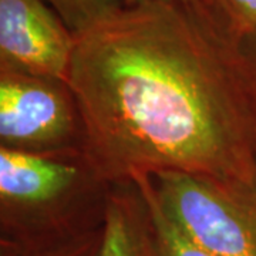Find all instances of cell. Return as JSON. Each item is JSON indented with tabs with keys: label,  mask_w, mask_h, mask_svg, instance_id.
Returning a JSON list of instances; mask_svg holds the SVG:
<instances>
[{
	"label": "cell",
	"mask_w": 256,
	"mask_h": 256,
	"mask_svg": "<svg viewBox=\"0 0 256 256\" xmlns=\"http://www.w3.org/2000/svg\"><path fill=\"white\" fill-rule=\"evenodd\" d=\"M122 2H124V8H137V6H146L154 3H176L186 0H122Z\"/></svg>",
	"instance_id": "7c38bea8"
},
{
	"label": "cell",
	"mask_w": 256,
	"mask_h": 256,
	"mask_svg": "<svg viewBox=\"0 0 256 256\" xmlns=\"http://www.w3.org/2000/svg\"><path fill=\"white\" fill-rule=\"evenodd\" d=\"M148 176L161 208L195 244L214 256H256V178L176 171Z\"/></svg>",
	"instance_id": "3957f363"
},
{
	"label": "cell",
	"mask_w": 256,
	"mask_h": 256,
	"mask_svg": "<svg viewBox=\"0 0 256 256\" xmlns=\"http://www.w3.org/2000/svg\"><path fill=\"white\" fill-rule=\"evenodd\" d=\"M110 188L86 151L0 148L2 250L40 249L98 229Z\"/></svg>",
	"instance_id": "7a4b0ae2"
},
{
	"label": "cell",
	"mask_w": 256,
	"mask_h": 256,
	"mask_svg": "<svg viewBox=\"0 0 256 256\" xmlns=\"http://www.w3.org/2000/svg\"><path fill=\"white\" fill-rule=\"evenodd\" d=\"M76 36L124 9L122 0H44Z\"/></svg>",
	"instance_id": "ba28073f"
},
{
	"label": "cell",
	"mask_w": 256,
	"mask_h": 256,
	"mask_svg": "<svg viewBox=\"0 0 256 256\" xmlns=\"http://www.w3.org/2000/svg\"><path fill=\"white\" fill-rule=\"evenodd\" d=\"M76 34L44 0H0V70L68 80Z\"/></svg>",
	"instance_id": "5b68a950"
},
{
	"label": "cell",
	"mask_w": 256,
	"mask_h": 256,
	"mask_svg": "<svg viewBox=\"0 0 256 256\" xmlns=\"http://www.w3.org/2000/svg\"><path fill=\"white\" fill-rule=\"evenodd\" d=\"M104 224V222H102ZM102 226L64 242L24 252L2 250V256H98Z\"/></svg>",
	"instance_id": "30bf717a"
},
{
	"label": "cell",
	"mask_w": 256,
	"mask_h": 256,
	"mask_svg": "<svg viewBox=\"0 0 256 256\" xmlns=\"http://www.w3.org/2000/svg\"><path fill=\"white\" fill-rule=\"evenodd\" d=\"M0 148L86 151L84 121L68 80L0 70Z\"/></svg>",
	"instance_id": "277c9868"
},
{
	"label": "cell",
	"mask_w": 256,
	"mask_h": 256,
	"mask_svg": "<svg viewBox=\"0 0 256 256\" xmlns=\"http://www.w3.org/2000/svg\"><path fill=\"white\" fill-rule=\"evenodd\" d=\"M240 46H242V50L246 56L248 63H249V67H250V72H252L256 84V32L244 37L240 40Z\"/></svg>",
	"instance_id": "8fae6325"
},
{
	"label": "cell",
	"mask_w": 256,
	"mask_h": 256,
	"mask_svg": "<svg viewBox=\"0 0 256 256\" xmlns=\"http://www.w3.org/2000/svg\"><path fill=\"white\" fill-rule=\"evenodd\" d=\"M229 34L242 40L256 32V0H202Z\"/></svg>",
	"instance_id": "9c48e42d"
},
{
	"label": "cell",
	"mask_w": 256,
	"mask_h": 256,
	"mask_svg": "<svg viewBox=\"0 0 256 256\" xmlns=\"http://www.w3.org/2000/svg\"><path fill=\"white\" fill-rule=\"evenodd\" d=\"M137 181L144 194L150 210L152 242L156 256H214L208 250L195 244L174 220H171L156 201L151 180L148 175H136L131 178Z\"/></svg>",
	"instance_id": "52a82bcc"
},
{
	"label": "cell",
	"mask_w": 256,
	"mask_h": 256,
	"mask_svg": "<svg viewBox=\"0 0 256 256\" xmlns=\"http://www.w3.org/2000/svg\"><path fill=\"white\" fill-rule=\"evenodd\" d=\"M98 256H156L146 200L134 180L111 184Z\"/></svg>",
	"instance_id": "8992f818"
},
{
	"label": "cell",
	"mask_w": 256,
	"mask_h": 256,
	"mask_svg": "<svg viewBox=\"0 0 256 256\" xmlns=\"http://www.w3.org/2000/svg\"><path fill=\"white\" fill-rule=\"evenodd\" d=\"M68 82L110 184L162 171L256 178V84L202 0L124 8L76 36Z\"/></svg>",
	"instance_id": "6da1fadb"
}]
</instances>
